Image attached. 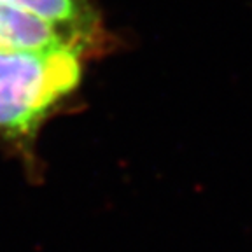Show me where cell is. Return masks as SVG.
Here are the masks:
<instances>
[{"label":"cell","instance_id":"obj_1","mask_svg":"<svg viewBox=\"0 0 252 252\" xmlns=\"http://www.w3.org/2000/svg\"><path fill=\"white\" fill-rule=\"evenodd\" d=\"M81 51L0 47V135L28 142L81 81Z\"/></svg>","mask_w":252,"mask_h":252},{"label":"cell","instance_id":"obj_2","mask_svg":"<svg viewBox=\"0 0 252 252\" xmlns=\"http://www.w3.org/2000/svg\"><path fill=\"white\" fill-rule=\"evenodd\" d=\"M51 25L77 49H86L96 35V18L88 0H2Z\"/></svg>","mask_w":252,"mask_h":252},{"label":"cell","instance_id":"obj_3","mask_svg":"<svg viewBox=\"0 0 252 252\" xmlns=\"http://www.w3.org/2000/svg\"><path fill=\"white\" fill-rule=\"evenodd\" d=\"M0 47L2 49H58V47L77 49L51 25L12 7L2 0H0Z\"/></svg>","mask_w":252,"mask_h":252}]
</instances>
